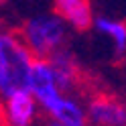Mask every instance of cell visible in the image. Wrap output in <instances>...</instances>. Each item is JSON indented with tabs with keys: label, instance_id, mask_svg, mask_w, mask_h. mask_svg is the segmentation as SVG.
I'll return each mask as SVG.
<instances>
[{
	"label": "cell",
	"instance_id": "obj_5",
	"mask_svg": "<svg viewBox=\"0 0 126 126\" xmlns=\"http://www.w3.org/2000/svg\"><path fill=\"white\" fill-rule=\"evenodd\" d=\"M41 112H45V116L49 120L57 122L61 126H88L85 104H81L73 94L55 96L45 106H41Z\"/></svg>",
	"mask_w": 126,
	"mask_h": 126
},
{
	"label": "cell",
	"instance_id": "obj_8",
	"mask_svg": "<svg viewBox=\"0 0 126 126\" xmlns=\"http://www.w3.org/2000/svg\"><path fill=\"white\" fill-rule=\"evenodd\" d=\"M53 10L75 33H88L94 22L90 0H53Z\"/></svg>",
	"mask_w": 126,
	"mask_h": 126
},
{
	"label": "cell",
	"instance_id": "obj_12",
	"mask_svg": "<svg viewBox=\"0 0 126 126\" xmlns=\"http://www.w3.org/2000/svg\"><path fill=\"white\" fill-rule=\"evenodd\" d=\"M6 2H10V0H0V6H2V4H6Z\"/></svg>",
	"mask_w": 126,
	"mask_h": 126
},
{
	"label": "cell",
	"instance_id": "obj_3",
	"mask_svg": "<svg viewBox=\"0 0 126 126\" xmlns=\"http://www.w3.org/2000/svg\"><path fill=\"white\" fill-rule=\"evenodd\" d=\"M0 114L6 126H37L41 108L29 90H18L0 100Z\"/></svg>",
	"mask_w": 126,
	"mask_h": 126
},
{
	"label": "cell",
	"instance_id": "obj_6",
	"mask_svg": "<svg viewBox=\"0 0 126 126\" xmlns=\"http://www.w3.org/2000/svg\"><path fill=\"white\" fill-rule=\"evenodd\" d=\"M47 61L51 65L57 88L63 94H73L79 85V61H77L75 53L67 47H61L55 53H51Z\"/></svg>",
	"mask_w": 126,
	"mask_h": 126
},
{
	"label": "cell",
	"instance_id": "obj_7",
	"mask_svg": "<svg viewBox=\"0 0 126 126\" xmlns=\"http://www.w3.org/2000/svg\"><path fill=\"white\" fill-rule=\"evenodd\" d=\"M27 90L35 96L39 108L45 106L47 102L53 100L55 96L63 94V92L57 88V81H55V77H53L51 65H49V61H47V59H33Z\"/></svg>",
	"mask_w": 126,
	"mask_h": 126
},
{
	"label": "cell",
	"instance_id": "obj_11",
	"mask_svg": "<svg viewBox=\"0 0 126 126\" xmlns=\"http://www.w3.org/2000/svg\"><path fill=\"white\" fill-rule=\"evenodd\" d=\"M0 126H6V122L2 120V114H0Z\"/></svg>",
	"mask_w": 126,
	"mask_h": 126
},
{
	"label": "cell",
	"instance_id": "obj_4",
	"mask_svg": "<svg viewBox=\"0 0 126 126\" xmlns=\"http://www.w3.org/2000/svg\"><path fill=\"white\" fill-rule=\"evenodd\" d=\"M88 126H126V104L108 94H96L85 104Z\"/></svg>",
	"mask_w": 126,
	"mask_h": 126
},
{
	"label": "cell",
	"instance_id": "obj_10",
	"mask_svg": "<svg viewBox=\"0 0 126 126\" xmlns=\"http://www.w3.org/2000/svg\"><path fill=\"white\" fill-rule=\"evenodd\" d=\"M45 126H61V124H57V122H53V120H47V124Z\"/></svg>",
	"mask_w": 126,
	"mask_h": 126
},
{
	"label": "cell",
	"instance_id": "obj_2",
	"mask_svg": "<svg viewBox=\"0 0 126 126\" xmlns=\"http://www.w3.org/2000/svg\"><path fill=\"white\" fill-rule=\"evenodd\" d=\"M18 35L35 59H47L51 53L67 45L69 27L55 10L39 12L22 22Z\"/></svg>",
	"mask_w": 126,
	"mask_h": 126
},
{
	"label": "cell",
	"instance_id": "obj_1",
	"mask_svg": "<svg viewBox=\"0 0 126 126\" xmlns=\"http://www.w3.org/2000/svg\"><path fill=\"white\" fill-rule=\"evenodd\" d=\"M33 59L18 31H0V100L27 90Z\"/></svg>",
	"mask_w": 126,
	"mask_h": 126
},
{
	"label": "cell",
	"instance_id": "obj_9",
	"mask_svg": "<svg viewBox=\"0 0 126 126\" xmlns=\"http://www.w3.org/2000/svg\"><path fill=\"white\" fill-rule=\"evenodd\" d=\"M92 29L98 35L106 37L108 41H112L116 59L126 57V22L124 20H114L110 16H94Z\"/></svg>",
	"mask_w": 126,
	"mask_h": 126
}]
</instances>
